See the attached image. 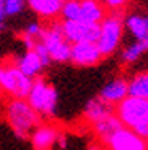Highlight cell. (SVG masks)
Instances as JSON below:
<instances>
[{
  "instance_id": "6da1fadb",
  "label": "cell",
  "mask_w": 148,
  "mask_h": 150,
  "mask_svg": "<svg viewBox=\"0 0 148 150\" xmlns=\"http://www.w3.org/2000/svg\"><path fill=\"white\" fill-rule=\"evenodd\" d=\"M7 121L11 131L21 140L30 139L31 132L41 124V117L26 100H10L7 106Z\"/></svg>"
},
{
  "instance_id": "7a4b0ae2",
  "label": "cell",
  "mask_w": 148,
  "mask_h": 150,
  "mask_svg": "<svg viewBox=\"0 0 148 150\" xmlns=\"http://www.w3.org/2000/svg\"><path fill=\"white\" fill-rule=\"evenodd\" d=\"M114 114L122 127L137 132L148 126V100L127 96L114 108Z\"/></svg>"
},
{
  "instance_id": "3957f363",
  "label": "cell",
  "mask_w": 148,
  "mask_h": 150,
  "mask_svg": "<svg viewBox=\"0 0 148 150\" xmlns=\"http://www.w3.org/2000/svg\"><path fill=\"white\" fill-rule=\"evenodd\" d=\"M31 85H33V80L25 77L18 70L15 60L0 64V91L2 93L8 95L11 100H26Z\"/></svg>"
},
{
  "instance_id": "277c9868",
  "label": "cell",
  "mask_w": 148,
  "mask_h": 150,
  "mask_svg": "<svg viewBox=\"0 0 148 150\" xmlns=\"http://www.w3.org/2000/svg\"><path fill=\"white\" fill-rule=\"evenodd\" d=\"M26 101L39 114V117H52L57 109V91L42 77H37L33 80V85H31V90L26 96Z\"/></svg>"
},
{
  "instance_id": "5b68a950",
  "label": "cell",
  "mask_w": 148,
  "mask_h": 150,
  "mask_svg": "<svg viewBox=\"0 0 148 150\" xmlns=\"http://www.w3.org/2000/svg\"><path fill=\"white\" fill-rule=\"evenodd\" d=\"M124 34V20L121 13H107L104 20L99 23V33H98L96 46L103 57L111 56L116 52L122 41Z\"/></svg>"
},
{
  "instance_id": "8992f818",
  "label": "cell",
  "mask_w": 148,
  "mask_h": 150,
  "mask_svg": "<svg viewBox=\"0 0 148 150\" xmlns=\"http://www.w3.org/2000/svg\"><path fill=\"white\" fill-rule=\"evenodd\" d=\"M39 42L46 47L51 62H67L70 60V47L72 44L67 41L60 30V21H49L46 25L42 34L39 38Z\"/></svg>"
},
{
  "instance_id": "52a82bcc",
  "label": "cell",
  "mask_w": 148,
  "mask_h": 150,
  "mask_svg": "<svg viewBox=\"0 0 148 150\" xmlns=\"http://www.w3.org/2000/svg\"><path fill=\"white\" fill-rule=\"evenodd\" d=\"M62 34L70 44L77 42H96L99 25H90L83 21H60Z\"/></svg>"
},
{
  "instance_id": "ba28073f",
  "label": "cell",
  "mask_w": 148,
  "mask_h": 150,
  "mask_svg": "<svg viewBox=\"0 0 148 150\" xmlns=\"http://www.w3.org/2000/svg\"><path fill=\"white\" fill-rule=\"evenodd\" d=\"M106 150H148V142L127 127H121L103 144Z\"/></svg>"
},
{
  "instance_id": "9c48e42d",
  "label": "cell",
  "mask_w": 148,
  "mask_h": 150,
  "mask_svg": "<svg viewBox=\"0 0 148 150\" xmlns=\"http://www.w3.org/2000/svg\"><path fill=\"white\" fill-rule=\"evenodd\" d=\"M99 49L96 42H77L70 47V60L78 67H93L101 62Z\"/></svg>"
},
{
  "instance_id": "30bf717a",
  "label": "cell",
  "mask_w": 148,
  "mask_h": 150,
  "mask_svg": "<svg viewBox=\"0 0 148 150\" xmlns=\"http://www.w3.org/2000/svg\"><path fill=\"white\" fill-rule=\"evenodd\" d=\"M60 131L49 124H39L30 135L31 145L34 150H52L57 145Z\"/></svg>"
},
{
  "instance_id": "8fae6325",
  "label": "cell",
  "mask_w": 148,
  "mask_h": 150,
  "mask_svg": "<svg viewBox=\"0 0 148 150\" xmlns=\"http://www.w3.org/2000/svg\"><path fill=\"white\" fill-rule=\"evenodd\" d=\"M127 96H129V85H127V80L122 79V77L111 80L107 85H104V88L99 93L101 100L104 103H107L109 106H112V108L117 106Z\"/></svg>"
},
{
  "instance_id": "7c38bea8",
  "label": "cell",
  "mask_w": 148,
  "mask_h": 150,
  "mask_svg": "<svg viewBox=\"0 0 148 150\" xmlns=\"http://www.w3.org/2000/svg\"><path fill=\"white\" fill-rule=\"evenodd\" d=\"M65 0H26V4L41 20L56 21Z\"/></svg>"
},
{
  "instance_id": "4fadbf2b",
  "label": "cell",
  "mask_w": 148,
  "mask_h": 150,
  "mask_svg": "<svg viewBox=\"0 0 148 150\" xmlns=\"http://www.w3.org/2000/svg\"><path fill=\"white\" fill-rule=\"evenodd\" d=\"M13 60H15V65L18 67V70L21 72L25 77H28V79H31V80L41 77L44 64H42V60L39 59V56H37L34 51H26L21 57L13 59Z\"/></svg>"
},
{
  "instance_id": "5bb4252c",
  "label": "cell",
  "mask_w": 148,
  "mask_h": 150,
  "mask_svg": "<svg viewBox=\"0 0 148 150\" xmlns=\"http://www.w3.org/2000/svg\"><path fill=\"white\" fill-rule=\"evenodd\" d=\"M107 15L101 0H80V20L78 21L99 25Z\"/></svg>"
},
{
  "instance_id": "9a60e30c",
  "label": "cell",
  "mask_w": 148,
  "mask_h": 150,
  "mask_svg": "<svg viewBox=\"0 0 148 150\" xmlns=\"http://www.w3.org/2000/svg\"><path fill=\"white\" fill-rule=\"evenodd\" d=\"M111 114H114V108L109 106L107 103H104L99 96L93 98L91 101L85 106V111H83V117L90 124H94L98 121L104 119V117L111 116Z\"/></svg>"
},
{
  "instance_id": "2e32d148",
  "label": "cell",
  "mask_w": 148,
  "mask_h": 150,
  "mask_svg": "<svg viewBox=\"0 0 148 150\" xmlns=\"http://www.w3.org/2000/svg\"><path fill=\"white\" fill-rule=\"evenodd\" d=\"M91 127H93L94 135L99 139V144H104L116 131H119V129L122 127V124L119 122L116 114H111V116H107L104 119L98 121V122L91 124Z\"/></svg>"
},
{
  "instance_id": "e0dca14e",
  "label": "cell",
  "mask_w": 148,
  "mask_h": 150,
  "mask_svg": "<svg viewBox=\"0 0 148 150\" xmlns=\"http://www.w3.org/2000/svg\"><path fill=\"white\" fill-rule=\"evenodd\" d=\"M127 85H129V96L148 100V72L135 74L127 82Z\"/></svg>"
},
{
  "instance_id": "ac0fdd59",
  "label": "cell",
  "mask_w": 148,
  "mask_h": 150,
  "mask_svg": "<svg viewBox=\"0 0 148 150\" xmlns=\"http://www.w3.org/2000/svg\"><path fill=\"white\" fill-rule=\"evenodd\" d=\"M62 21H78L80 20V0H65L60 10Z\"/></svg>"
},
{
  "instance_id": "d6986e66",
  "label": "cell",
  "mask_w": 148,
  "mask_h": 150,
  "mask_svg": "<svg viewBox=\"0 0 148 150\" xmlns=\"http://www.w3.org/2000/svg\"><path fill=\"white\" fill-rule=\"evenodd\" d=\"M145 52V47L140 44V42H132L130 46H127L122 52V60L125 64H133L135 60L140 59V56Z\"/></svg>"
},
{
  "instance_id": "ffe728a7",
  "label": "cell",
  "mask_w": 148,
  "mask_h": 150,
  "mask_svg": "<svg viewBox=\"0 0 148 150\" xmlns=\"http://www.w3.org/2000/svg\"><path fill=\"white\" fill-rule=\"evenodd\" d=\"M25 5H26V0H2L5 16H13L21 13L25 10Z\"/></svg>"
},
{
  "instance_id": "44dd1931",
  "label": "cell",
  "mask_w": 148,
  "mask_h": 150,
  "mask_svg": "<svg viewBox=\"0 0 148 150\" xmlns=\"http://www.w3.org/2000/svg\"><path fill=\"white\" fill-rule=\"evenodd\" d=\"M101 4L109 13H122V10L129 4V0H101Z\"/></svg>"
},
{
  "instance_id": "7402d4cb",
  "label": "cell",
  "mask_w": 148,
  "mask_h": 150,
  "mask_svg": "<svg viewBox=\"0 0 148 150\" xmlns=\"http://www.w3.org/2000/svg\"><path fill=\"white\" fill-rule=\"evenodd\" d=\"M42 30H44V25H42L41 21H33L25 28L23 34L33 38V39H36V41H39V38H41V34H42Z\"/></svg>"
},
{
  "instance_id": "603a6c76",
  "label": "cell",
  "mask_w": 148,
  "mask_h": 150,
  "mask_svg": "<svg viewBox=\"0 0 148 150\" xmlns=\"http://www.w3.org/2000/svg\"><path fill=\"white\" fill-rule=\"evenodd\" d=\"M34 52L39 56V59L42 60V64H44V67H47L49 64H51V59H49V54H47V51H46V47L41 44V42L37 41L36 42V46H34V49H33Z\"/></svg>"
},
{
  "instance_id": "cb8c5ba5",
  "label": "cell",
  "mask_w": 148,
  "mask_h": 150,
  "mask_svg": "<svg viewBox=\"0 0 148 150\" xmlns=\"http://www.w3.org/2000/svg\"><path fill=\"white\" fill-rule=\"evenodd\" d=\"M142 46L145 47V51H148V16H145V30H143V36H142L140 41Z\"/></svg>"
},
{
  "instance_id": "d4e9b609",
  "label": "cell",
  "mask_w": 148,
  "mask_h": 150,
  "mask_svg": "<svg viewBox=\"0 0 148 150\" xmlns=\"http://www.w3.org/2000/svg\"><path fill=\"white\" fill-rule=\"evenodd\" d=\"M4 21H5V11L4 7H2V0H0V28L4 26Z\"/></svg>"
},
{
  "instance_id": "484cf974",
  "label": "cell",
  "mask_w": 148,
  "mask_h": 150,
  "mask_svg": "<svg viewBox=\"0 0 148 150\" xmlns=\"http://www.w3.org/2000/svg\"><path fill=\"white\" fill-rule=\"evenodd\" d=\"M88 150H106V147L103 144H93V145H90Z\"/></svg>"
}]
</instances>
